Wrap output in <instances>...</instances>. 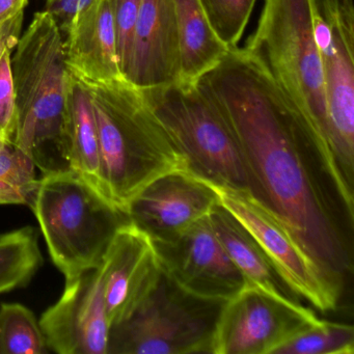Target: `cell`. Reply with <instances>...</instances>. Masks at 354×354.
<instances>
[{
	"label": "cell",
	"mask_w": 354,
	"mask_h": 354,
	"mask_svg": "<svg viewBox=\"0 0 354 354\" xmlns=\"http://www.w3.org/2000/svg\"><path fill=\"white\" fill-rule=\"evenodd\" d=\"M59 153L67 167L77 171L104 194L98 131L90 93L86 84L71 72L66 86Z\"/></svg>",
	"instance_id": "e0dca14e"
},
{
	"label": "cell",
	"mask_w": 354,
	"mask_h": 354,
	"mask_svg": "<svg viewBox=\"0 0 354 354\" xmlns=\"http://www.w3.org/2000/svg\"><path fill=\"white\" fill-rule=\"evenodd\" d=\"M7 47L0 55V133L12 144L17 125V103L12 70V51Z\"/></svg>",
	"instance_id": "d4e9b609"
},
{
	"label": "cell",
	"mask_w": 354,
	"mask_h": 354,
	"mask_svg": "<svg viewBox=\"0 0 354 354\" xmlns=\"http://www.w3.org/2000/svg\"><path fill=\"white\" fill-rule=\"evenodd\" d=\"M24 13L0 28V55L7 47H16L24 24Z\"/></svg>",
	"instance_id": "4316f807"
},
{
	"label": "cell",
	"mask_w": 354,
	"mask_h": 354,
	"mask_svg": "<svg viewBox=\"0 0 354 354\" xmlns=\"http://www.w3.org/2000/svg\"><path fill=\"white\" fill-rule=\"evenodd\" d=\"M98 271L111 327L131 316L162 275L154 241L131 221L115 232Z\"/></svg>",
	"instance_id": "7c38bea8"
},
{
	"label": "cell",
	"mask_w": 354,
	"mask_h": 354,
	"mask_svg": "<svg viewBox=\"0 0 354 354\" xmlns=\"http://www.w3.org/2000/svg\"><path fill=\"white\" fill-rule=\"evenodd\" d=\"M198 179L214 190L219 204L252 234L277 274L297 297L323 312L337 308L342 277L315 259L275 211L248 189Z\"/></svg>",
	"instance_id": "ba28073f"
},
{
	"label": "cell",
	"mask_w": 354,
	"mask_h": 354,
	"mask_svg": "<svg viewBox=\"0 0 354 354\" xmlns=\"http://www.w3.org/2000/svg\"><path fill=\"white\" fill-rule=\"evenodd\" d=\"M200 80L235 132L250 192L292 227L325 268L342 277L347 250L313 167L348 213L354 210L353 186L328 145L244 48L230 49Z\"/></svg>",
	"instance_id": "6da1fadb"
},
{
	"label": "cell",
	"mask_w": 354,
	"mask_h": 354,
	"mask_svg": "<svg viewBox=\"0 0 354 354\" xmlns=\"http://www.w3.org/2000/svg\"><path fill=\"white\" fill-rule=\"evenodd\" d=\"M140 91L187 159L192 175L250 190L235 132L202 80Z\"/></svg>",
	"instance_id": "5b68a950"
},
{
	"label": "cell",
	"mask_w": 354,
	"mask_h": 354,
	"mask_svg": "<svg viewBox=\"0 0 354 354\" xmlns=\"http://www.w3.org/2000/svg\"><path fill=\"white\" fill-rule=\"evenodd\" d=\"M217 38L230 49L238 47L256 0H200Z\"/></svg>",
	"instance_id": "cb8c5ba5"
},
{
	"label": "cell",
	"mask_w": 354,
	"mask_h": 354,
	"mask_svg": "<svg viewBox=\"0 0 354 354\" xmlns=\"http://www.w3.org/2000/svg\"><path fill=\"white\" fill-rule=\"evenodd\" d=\"M218 204L214 190L190 173L167 174L130 203L129 221L154 242L167 241L210 214Z\"/></svg>",
	"instance_id": "5bb4252c"
},
{
	"label": "cell",
	"mask_w": 354,
	"mask_h": 354,
	"mask_svg": "<svg viewBox=\"0 0 354 354\" xmlns=\"http://www.w3.org/2000/svg\"><path fill=\"white\" fill-rule=\"evenodd\" d=\"M179 36L174 0H142L134 28L126 82L138 90L180 80Z\"/></svg>",
	"instance_id": "9a60e30c"
},
{
	"label": "cell",
	"mask_w": 354,
	"mask_h": 354,
	"mask_svg": "<svg viewBox=\"0 0 354 354\" xmlns=\"http://www.w3.org/2000/svg\"><path fill=\"white\" fill-rule=\"evenodd\" d=\"M80 80L96 120L103 192L118 208L127 214L131 201L155 180L190 173L187 159L138 88L124 80Z\"/></svg>",
	"instance_id": "7a4b0ae2"
},
{
	"label": "cell",
	"mask_w": 354,
	"mask_h": 354,
	"mask_svg": "<svg viewBox=\"0 0 354 354\" xmlns=\"http://www.w3.org/2000/svg\"><path fill=\"white\" fill-rule=\"evenodd\" d=\"M38 181L32 157L13 144L0 150V206H30Z\"/></svg>",
	"instance_id": "603a6c76"
},
{
	"label": "cell",
	"mask_w": 354,
	"mask_h": 354,
	"mask_svg": "<svg viewBox=\"0 0 354 354\" xmlns=\"http://www.w3.org/2000/svg\"><path fill=\"white\" fill-rule=\"evenodd\" d=\"M53 264L71 281L97 269L127 214L77 171L44 173L30 205Z\"/></svg>",
	"instance_id": "3957f363"
},
{
	"label": "cell",
	"mask_w": 354,
	"mask_h": 354,
	"mask_svg": "<svg viewBox=\"0 0 354 354\" xmlns=\"http://www.w3.org/2000/svg\"><path fill=\"white\" fill-rule=\"evenodd\" d=\"M142 0H113L120 69L125 80L131 53L134 28Z\"/></svg>",
	"instance_id": "484cf974"
},
{
	"label": "cell",
	"mask_w": 354,
	"mask_h": 354,
	"mask_svg": "<svg viewBox=\"0 0 354 354\" xmlns=\"http://www.w3.org/2000/svg\"><path fill=\"white\" fill-rule=\"evenodd\" d=\"M28 0H0V28L24 13Z\"/></svg>",
	"instance_id": "83f0119b"
},
{
	"label": "cell",
	"mask_w": 354,
	"mask_h": 354,
	"mask_svg": "<svg viewBox=\"0 0 354 354\" xmlns=\"http://www.w3.org/2000/svg\"><path fill=\"white\" fill-rule=\"evenodd\" d=\"M317 11V0H265L244 50L329 146L322 59L314 35Z\"/></svg>",
	"instance_id": "277c9868"
},
{
	"label": "cell",
	"mask_w": 354,
	"mask_h": 354,
	"mask_svg": "<svg viewBox=\"0 0 354 354\" xmlns=\"http://www.w3.org/2000/svg\"><path fill=\"white\" fill-rule=\"evenodd\" d=\"M17 125L14 146L32 157L36 167L53 142L59 151L62 115L69 69L63 34L46 11L35 14L20 36L12 57Z\"/></svg>",
	"instance_id": "8992f818"
},
{
	"label": "cell",
	"mask_w": 354,
	"mask_h": 354,
	"mask_svg": "<svg viewBox=\"0 0 354 354\" xmlns=\"http://www.w3.org/2000/svg\"><path fill=\"white\" fill-rule=\"evenodd\" d=\"M352 325L316 320L281 344L273 354H353Z\"/></svg>",
	"instance_id": "44dd1931"
},
{
	"label": "cell",
	"mask_w": 354,
	"mask_h": 354,
	"mask_svg": "<svg viewBox=\"0 0 354 354\" xmlns=\"http://www.w3.org/2000/svg\"><path fill=\"white\" fill-rule=\"evenodd\" d=\"M223 304L186 293L162 272L131 316L111 327L107 354H211Z\"/></svg>",
	"instance_id": "52a82bcc"
},
{
	"label": "cell",
	"mask_w": 354,
	"mask_h": 354,
	"mask_svg": "<svg viewBox=\"0 0 354 354\" xmlns=\"http://www.w3.org/2000/svg\"><path fill=\"white\" fill-rule=\"evenodd\" d=\"M298 300L245 285L223 304L211 354H273L281 344L316 320Z\"/></svg>",
	"instance_id": "9c48e42d"
},
{
	"label": "cell",
	"mask_w": 354,
	"mask_h": 354,
	"mask_svg": "<svg viewBox=\"0 0 354 354\" xmlns=\"http://www.w3.org/2000/svg\"><path fill=\"white\" fill-rule=\"evenodd\" d=\"M66 36V63L71 73L91 82L124 80L118 57L113 0H94L74 18Z\"/></svg>",
	"instance_id": "2e32d148"
},
{
	"label": "cell",
	"mask_w": 354,
	"mask_h": 354,
	"mask_svg": "<svg viewBox=\"0 0 354 354\" xmlns=\"http://www.w3.org/2000/svg\"><path fill=\"white\" fill-rule=\"evenodd\" d=\"M39 323L53 352L107 354L111 323L98 268L66 281L63 295Z\"/></svg>",
	"instance_id": "4fadbf2b"
},
{
	"label": "cell",
	"mask_w": 354,
	"mask_h": 354,
	"mask_svg": "<svg viewBox=\"0 0 354 354\" xmlns=\"http://www.w3.org/2000/svg\"><path fill=\"white\" fill-rule=\"evenodd\" d=\"M8 145H10V142L3 138V134L0 133V150H3V149L5 148L6 146H8Z\"/></svg>",
	"instance_id": "f1b7e54d"
},
{
	"label": "cell",
	"mask_w": 354,
	"mask_h": 354,
	"mask_svg": "<svg viewBox=\"0 0 354 354\" xmlns=\"http://www.w3.org/2000/svg\"><path fill=\"white\" fill-rule=\"evenodd\" d=\"M46 339L34 313L20 304L0 306V354H45Z\"/></svg>",
	"instance_id": "7402d4cb"
},
{
	"label": "cell",
	"mask_w": 354,
	"mask_h": 354,
	"mask_svg": "<svg viewBox=\"0 0 354 354\" xmlns=\"http://www.w3.org/2000/svg\"><path fill=\"white\" fill-rule=\"evenodd\" d=\"M44 262L34 227L0 235V294L28 285Z\"/></svg>",
	"instance_id": "ffe728a7"
},
{
	"label": "cell",
	"mask_w": 354,
	"mask_h": 354,
	"mask_svg": "<svg viewBox=\"0 0 354 354\" xmlns=\"http://www.w3.org/2000/svg\"><path fill=\"white\" fill-rule=\"evenodd\" d=\"M211 225L225 252L245 281L268 293L290 300L297 296L277 274L252 234L221 204L211 211Z\"/></svg>",
	"instance_id": "ac0fdd59"
},
{
	"label": "cell",
	"mask_w": 354,
	"mask_h": 354,
	"mask_svg": "<svg viewBox=\"0 0 354 354\" xmlns=\"http://www.w3.org/2000/svg\"><path fill=\"white\" fill-rule=\"evenodd\" d=\"M209 215L178 237L154 244L163 274L180 289L200 299L225 302L245 281L217 238Z\"/></svg>",
	"instance_id": "8fae6325"
},
{
	"label": "cell",
	"mask_w": 354,
	"mask_h": 354,
	"mask_svg": "<svg viewBox=\"0 0 354 354\" xmlns=\"http://www.w3.org/2000/svg\"><path fill=\"white\" fill-rule=\"evenodd\" d=\"M180 59L181 82H196L216 67L229 53L215 35L200 0H174Z\"/></svg>",
	"instance_id": "d6986e66"
},
{
	"label": "cell",
	"mask_w": 354,
	"mask_h": 354,
	"mask_svg": "<svg viewBox=\"0 0 354 354\" xmlns=\"http://www.w3.org/2000/svg\"><path fill=\"white\" fill-rule=\"evenodd\" d=\"M333 39L320 53L326 100L327 140L346 181L354 174L353 0H317Z\"/></svg>",
	"instance_id": "30bf717a"
}]
</instances>
